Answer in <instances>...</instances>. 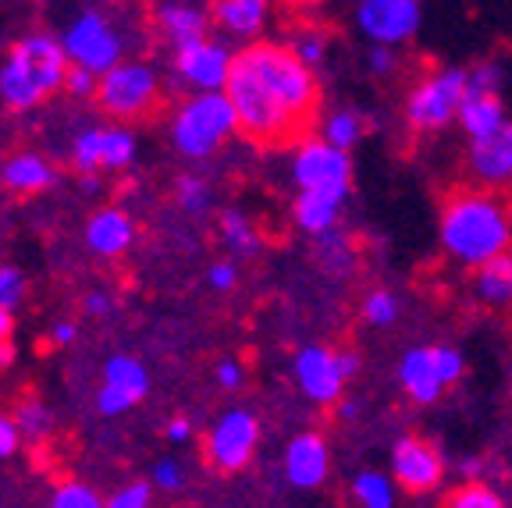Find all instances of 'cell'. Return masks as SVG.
I'll return each mask as SVG.
<instances>
[{
	"label": "cell",
	"instance_id": "6da1fadb",
	"mask_svg": "<svg viewBox=\"0 0 512 508\" xmlns=\"http://www.w3.org/2000/svg\"><path fill=\"white\" fill-rule=\"evenodd\" d=\"M441 249L463 267H484L512 246V203L488 185H459L441 199Z\"/></svg>",
	"mask_w": 512,
	"mask_h": 508
},
{
	"label": "cell",
	"instance_id": "7a4b0ae2",
	"mask_svg": "<svg viewBox=\"0 0 512 508\" xmlns=\"http://www.w3.org/2000/svg\"><path fill=\"white\" fill-rule=\"evenodd\" d=\"M68 68L72 61L64 54L61 40L47 32H29L0 64V104H8L11 111H32L54 89H64Z\"/></svg>",
	"mask_w": 512,
	"mask_h": 508
},
{
	"label": "cell",
	"instance_id": "3957f363",
	"mask_svg": "<svg viewBox=\"0 0 512 508\" xmlns=\"http://www.w3.org/2000/svg\"><path fill=\"white\" fill-rule=\"evenodd\" d=\"M224 93H228V100H232V107H235L239 132L246 135L249 143L288 146V143H306V139H313V135H306L303 128H299V121L288 114V107L278 100V93H274L239 54H235L232 79H228Z\"/></svg>",
	"mask_w": 512,
	"mask_h": 508
},
{
	"label": "cell",
	"instance_id": "277c9868",
	"mask_svg": "<svg viewBox=\"0 0 512 508\" xmlns=\"http://www.w3.org/2000/svg\"><path fill=\"white\" fill-rule=\"evenodd\" d=\"M239 57L278 93V100L288 107V114L310 135L320 111V82L310 64H303L281 43H249L246 50H239Z\"/></svg>",
	"mask_w": 512,
	"mask_h": 508
},
{
	"label": "cell",
	"instance_id": "5b68a950",
	"mask_svg": "<svg viewBox=\"0 0 512 508\" xmlns=\"http://www.w3.org/2000/svg\"><path fill=\"white\" fill-rule=\"evenodd\" d=\"M232 132H239V118L228 93H196L171 118V143L185 160L214 157Z\"/></svg>",
	"mask_w": 512,
	"mask_h": 508
},
{
	"label": "cell",
	"instance_id": "8992f818",
	"mask_svg": "<svg viewBox=\"0 0 512 508\" xmlns=\"http://www.w3.org/2000/svg\"><path fill=\"white\" fill-rule=\"evenodd\" d=\"M466 100V72L463 68H441L416 82L406 96V125L416 135H431L459 121Z\"/></svg>",
	"mask_w": 512,
	"mask_h": 508
},
{
	"label": "cell",
	"instance_id": "52a82bcc",
	"mask_svg": "<svg viewBox=\"0 0 512 508\" xmlns=\"http://www.w3.org/2000/svg\"><path fill=\"white\" fill-rule=\"evenodd\" d=\"M463 374H466V359L452 345H416L399 363L402 391L420 405L438 402L441 391L463 381Z\"/></svg>",
	"mask_w": 512,
	"mask_h": 508
},
{
	"label": "cell",
	"instance_id": "ba28073f",
	"mask_svg": "<svg viewBox=\"0 0 512 508\" xmlns=\"http://www.w3.org/2000/svg\"><path fill=\"white\" fill-rule=\"evenodd\" d=\"M160 100V79L150 64L143 61H121L107 75H100L96 104L100 111L111 114L114 121H136L157 107Z\"/></svg>",
	"mask_w": 512,
	"mask_h": 508
},
{
	"label": "cell",
	"instance_id": "9c48e42d",
	"mask_svg": "<svg viewBox=\"0 0 512 508\" xmlns=\"http://www.w3.org/2000/svg\"><path fill=\"white\" fill-rule=\"evenodd\" d=\"M292 178L299 192H324V196L345 199L352 189V160L328 139H306L292 157Z\"/></svg>",
	"mask_w": 512,
	"mask_h": 508
},
{
	"label": "cell",
	"instance_id": "30bf717a",
	"mask_svg": "<svg viewBox=\"0 0 512 508\" xmlns=\"http://www.w3.org/2000/svg\"><path fill=\"white\" fill-rule=\"evenodd\" d=\"M61 43L68 61L79 64V68H89L96 75H107L111 68H118L121 54H125L118 29L104 15H96V11H86V15L75 18Z\"/></svg>",
	"mask_w": 512,
	"mask_h": 508
},
{
	"label": "cell",
	"instance_id": "8fae6325",
	"mask_svg": "<svg viewBox=\"0 0 512 508\" xmlns=\"http://www.w3.org/2000/svg\"><path fill=\"white\" fill-rule=\"evenodd\" d=\"M260 445V420L246 409H228L207 434V462L217 473H239Z\"/></svg>",
	"mask_w": 512,
	"mask_h": 508
},
{
	"label": "cell",
	"instance_id": "7c38bea8",
	"mask_svg": "<svg viewBox=\"0 0 512 508\" xmlns=\"http://www.w3.org/2000/svg\"><path fill=\"white\" fill-rule=\"evenodd\" d=\"M424 22L420 0H360L356 4V25L374 47H402L413 40Z\"/></svg>",
	"mask_w": 512,
	"mask_h": 508
},
{
	"label": "cell",
	"instance_id": "4fadbf2b",
	"mask_svg": "<svg viewBox=\"0 0 512 508\" xmlns=\"http://www.w3.org/2000/svg\"><path fill=\"white\" fill-rule=\"evenodd\" d=\"M392 480L406 494H431L445 480V459L438 445L420 434H402L392 448Z\"/></svg>",
	"mask_w": 512,
	"mask_h": 508
},
{
	"label": "cell",
	"instance_id": "5bb4252c",
	"mask_svg": "<svg viewBox=\"0 0 512 508\" xmlns=\"http://www.w3.org/2000/svg\"><path fill=\"white\" fill-rule=\"evenodd\" d=\"M296 384L310 402L317 405H335L342 402V391L349 384L342 370V356L328 345H303L296 352Z\"/></svg>",
	"mask_w": 512,
	"mask_h": 508
},
{
	"label": "cell",
	"instance_id": "9a60e30c",
	"mask_svg": "<svg viewBox=\"0 0 512 508\" xmlns=\"http://www.w3.org/2000/svg\"><path fill=\"white\" fill-rule=\"evenodd\" d=\"M175 68L189 86H196L200 93H224L228 79H232L235 54L228 47L214 40H200L192 47L175 50Z\"/></svg>",
	"mask_w": 512,
	"mask_h": 508
},
{
	"label": "cell",
	"instance_id": "2e32d148",
	"mask_svg": "<svg viewBox=\"0 0 512 508\" xmlns=\"http://www.w3.org/2000/svg\"><path fill=\"white\" fill-rule=\"evenodd\" d=\"M150 391V374L136 356H111L104 363V388L96 395V409L104 416H121L143 402Z\"/></svg>",
	"mask_w": 512,
	"mask_h": 508
},
{
	"label": "cell",
	"instance_id": "e0dca14e",
	"mask_svg": "<svg viewBox=\"0 0 512 508\" xmlns=\"http://www.w3.org/2000/svg\"><path fill=\"white\" fill-rule=\"evenodd\" d=\"M328 469H331V452H328V441L313 430L306 434L292 437L285 448V477L292 487L299 491H313L328 480Z\"/></svg>",
	"mask_w": 512,
	"mask_h": 508
},
{
	"label": "cell",
	"instance_id": "ac0fdd59",
	"mask_svg": "<svg viewBox=\"0 0 512 508\" xmlns=\"http://www.w3.org/2000/svg\"><path fill=\"white\" fill-rule=\"evenodd\" d=\"M466 164H470V175L477 178V185H488V189L509 185L512 182V121H505L488 139L470 143Z\"/></svg>",
	"mask_w": 512,
	"mask_h": 508
},
{
	"label": "cell",
	"instance_id": "d6986e66",
	"mask_svg": "<svg viewBox=\"0 0 512 508\" xmlns=\"http://www.w3.org/2000/svg\"><path fill=\"white\" fill-rule=\"evenodd\" d=\"M136 239V224L121 207H100L86 224V246L96 256H121Z\"/></svg>",
	"mask_w": 512,
	"mask_h": 508
},
{
	"label": "cell",
	"instance_id": "ffe728a7",
	"mask_svg": "<svg viewBox=\"0 0 512 508\" xmlns=\"http://www.w3.org/2000/svg\"><path fill=\"white\" fill-rule=\"evenodd\" d=\"M505 121H509V118H505V104H502V93H498V89L466 86V100H463V111H459V125H463V132L470 135V143L495 135Z\"/></svg>",
	"mask_w": 512,
	"mask_h": 508
},
{
	"label": "cell",
	"instance_id": "44dd1931",
	"mask_svg": "<svg viewBox=\"0 0 512 508\" xmlns=\"http://www.w3.org/2000/svg\"><path fill=\"white\" fill-rule=\"evenodd\" d=\"M267 15L271 0H214V25L239 40H253L267 25Z\"/></svg>",
	"mask_w": 512,
	"mask_h": 508
},
{
	"label": "cell",
	"instance_id": "7402d4cb",
	"mask_svg": "<svg viewBox=\"0 0 512 508\" xmlns=\"http://www.w3.org/2000/svg\"><path fill=\"white\" fill-rule=\"evenodd\" d=\"M0 182L18 196H36V192H47L57 182V175L50 160L40 157V153H15L11 160H4Z\"/></svg>",
	"mask_w": 512,
	"mask_h": 508
},
{
	"label": "cell",
	"instance_id": "603a6c76",
	"mask_svg": "<svg viewBox=\"0 0 512 508\" xmlns=\"http://www.w3.org/2000/svg\"><path fill=\"white\" fill-rule=\"evenodd\" d=\"M157 25L160 32L171 40V47L182 50L192 47V43L207 40V15L200 8H192V4H164L157 11Z\"/></svg>",
	"mask_w": 512,
	"mask_h": 508
},
{
	"label": "cell",
	"instance_id": "cb8c5ba5",
	"mask_svg": "<svg viewBox=\"0 0 512 508\" xmlns=\"http://www.w3.org/2000/svg\"><path fill=\"white\" fill-rule=\"evenodd\" d=\"M342 203L345 199L324 196V192H299L296 203H292V217H296V224L306 231V235L320 239V235L335 231L338 214H342Z\"/></svg>",
	"mask_w": 512,
	"mask_h": 508
},
{
	"label": "cell",
	"instance_id": "d4e9b609",
	"mask_svg": "<svg viewBox=\"0 0 512 508\" xmlns=\"http://www.w3.org/2000/svg\"><path fill=\"white\" fill-rule=\"evenodd\" d=\"M473 295L491 310H505L512 306V253L495 256L491 263L477 267L473 274Z\"/></svg>",
	"mask_w": 512,
	"mask_h": 508
},
{
	"label": "cell",
	"instance_id": "484cf974",
	"mask_svg": "<svg viewBox=\"0 0 512 508\" xmlns=\"http://www.w3.org/2000/svg\"><path fill=\"white\" fill-rule=\"evenodd\" d=\"M352 498L360 508H395V484L377 469H363L352 480Z\"/></svg>",
	"mask_w": 512,
	"mask_h": 508
},
{
	"label": "cell",
	"instance_id": "4316f807",
	"mask_svg": "<svg viewBox=\"0 0 512 508\" xmlns=\"http://www.w3.org/2000/svg\"><path fill=\"white\" fill-rule=\"evenodd\" d=\"M363 132H367V118L360 111H352V107H342V111H331L328 121H324V139L338 150L349 153L352 146L360 143Z\"/></svg>",
	"mask_w": 512,
	"mask_h": 508
},
{
	"label": "cell",
	"instance_id": "83f0119b",
	"mask_svg": "<svg viewBox=\"0 0 512 508\" xmlns=\"http://www.w3.org/2000/svg\"><path fill=\"white\" fill-rule=\"evenodd\" d=\"M221 239L224 246L239 256H253L260 249V235H256V224L249 221L239 210H224L221 214Z\"/></svg>",
	"mask_w": 512,
	"mask_h": 508
},
{
	"label": "cell",
	"instance_id": "f1b7e54d",
	"mask_svg": "<svg viewBox=\"0 0 512 508\" xmlns=\"http://www.w3.org/2000/svg\"><path fill=\"white\" fill-rule=\"evenodd\" d=\"M441 508H505L502 494L491 491L488 484H480V480H466V484L452 487L441 501Z\"/></svg>",
	"mask_w": 512,
	"mask_h": 508
},
{
	"label": "cell",
	"instance_id": "f546056e",
	"mask_svg": "<svg viewBox=\"0 0 512 508\" xmlns=\"http://www.w3.org/2000/svg\"><path fill=\"white\" fill-rule=\"evenodd\" d=\"M72 164L79 167L82 175H93V171L104 167V128H86V132L75 135Z\"/></svg>",
	"mask_w": 512,
	"mask_h": 508
},
{
	"label": "cell",
	"instance_id": "4dcf8cb0",
	"mask_svg": "<svg viewBox=\"0 0 512 508\" xmlns=\"http://www.w3.org/2000/svg\"><path fill=\"white\" fill-rule=\"evenodd\" d=\"M136 160V135L128 132L125 125H111L104 128V167L121 171Z\"/></svg>",
	"mask_w": 512,
	"mask_h": 508
},
{
	"label": "cell",
	"instance_id": "1f68e13d",
	"mask_svg": "<svg viewBox=\"0 0 512 508\" xmlns=\"http://www.w3.org/2000/svg\"><path fill=\"white\" fill-rule=\"evenodd\" d=\"M288 50L303 64H310V68H320L324 54H328V32L317 29V25H306V29H299L296 36H292V47Z\"/></svg>",
	"mask_w": 512,
	"mask_h": 508
},
{
	"label": "cell",
	"instance_id": "d6a6232c",
	"mask_svg": "<svg viewBox=\"0 0 512 508\" xmlns=\"http://www.w3.org/2000/svg\"><path fill=\"white\" fill-rule=\"evenodd\" d=\"M363 320L370 327H392L399 320V299H395L388 288H374L363 299Z\"/></svg>",
	"mask_w": 512,
	"mask_h": 508
},
{
	"label": "cell",
	"instance_id": "836d02e7",
	"mask_svg": "<svg viewBox=\"0 0 512 508\" xmlns=\"http://www.w3.org/2000/svg\"><path fill=\"white\" fill-rule=\"evenodd\" d=\"M175 199L185 214H207L210 210V185L196 175H182L175 182Z\"/></svg>",
	"mask_w": 512,
	"mask_h": 508
},
{
	"label": "cell",
	"instance_id": "e575fe53",
	"mask_svg": "<svg viewBox=\"0 0 512 508\" xmlns=\"http://www.w3.org/2000/svg\"><path fill=\"white\" fill-rule=\"evenodd\" d=\"M317 256L324 263H328L331 270H352V260H356V253H352L349 239H345L342 231H328V235H320L317 239Z\"/></svg>",
	"mask_w": 512,
	"mask_h": 508
},
{
	"label": "cell",
	"instance_id": "d590c367",
	"mask_svg": "<svg viewBox=\"0 0 512 508\" xmlns=\"http://www.w3.org/2000/svg\"><path fill=\"white\" fill-rule=\"evenodd\" d=\"M15 423H18V430H22L25 437H43L50 427H54V416H50V409L43 402L29 398V402H22L15 409Z\"/></svg>",
	"mask_w": 512,
	"mask_h": 508
},
{
	"label": "cell",
	"instance_id": "8d00e7d4",
	"mask_svg": "<svg viewBox=\"0 0 512 508\" xmlns=\"http://www.w3.org/2000/svg\"><path fill=\"white\" fill-rule=\"evenodd\" d=\"M50 508H107V501L96 498L93 487L68 480V484H61L54 491V498H50Z\"/></svg>",
	"mask_w": 512,
	"mask_h": 508
},
{
	"label": "cell",
	"instance_id": "74e56055",
	"mask_svg": "<svg viewBox=\"0 0 512 508\" xmlns=\"http://www.w3.org/2000/svg\"><path fill=\"white\" fill-rule=\"evenodd\" d=\"M25 299V274L11 263H0V306L4 310H18Z\"/></svg>",
	"mask_w": 512,
	"mask_h": 508
},
{
	"label": "cell",
	"instance_id": "f35d334b",
	"mask_svg": "<svg viewBox=\"0 0 512 508\" xmlns=\"http://www.w3.org/2000/svg\"><path fill=\"white\" fill-rule=\"evenodd\" d=\"M64 89H68L75 100H86V96H96V89H100V75L72 64V68H68V79H64Z\"/></svg>",
	"mask_w": 512,
	"mask_h": 508
},
{
	"label": "cell",
	"instance_id": "ab89813d",
	"mask_svg": "<svg viewBox=\"0 0 512 508\" xmlns=\"http://www.w3.org/2000/svg\"><path fill=\"white\" fill-rule=\"evenodd\" d=\"M107 508H150V484H128L121 487L118 494H111V501H107Z\"/></svg>",
	"mask_w": 512,
	"mask_h": 508
},
{
	"label": "cell",
	"instance_id": "60d3db41",
	"mask_svg": "<svg viewBox=\"0 0 512 508\" xmlns=\"http://www.w3.org/2000/svg\"><path fill=\"white\" fill-rule=\"evenodd\" d=\"M207 281H210V288H217V292H232L235 281H239V267H235L232 260H217L214 267L207 270Z\"/></svg>",
	"mask_w": 512,
	"mask_h": 508
},
{
	"label": "cell",
	"instance_id": "b9f144b4",
	"mask_svg": "<svg viewBox=\"0 0 512 508\" xmlns=\"http://www.w3.org/2000/svg\"><path fill=\"white\" fill-rule=\"evenodd\" d=\"M182 480H185V473L175 459H160L157 466H153V484L164 487V491H178Z\"/></svg>",
	"mask_w": 512,
	"mask_h": 508
},
{
	"label": "cell",
	"instance_id": "7bdbcfd3",
	"mask_svg": "<svg viewBox=\"0 0 512 508\" xmlns=\"http://www.w3.org/2000/svg\"><path fill=\"white\" fill-rule=\"evenodd\" d=\"M242 381H246V370H242L239 359H221V363H217V384H221L224 391L242 388Z\"/></svg>",
	"mask_w": 512,
	"mask_h": 508
},
{
	"label": "cell",
	"instance_id": "ee69618b",
	"mask_svg": "<svg viewBox=\"0 0 512 508\" xmlns=\"http://www.w3.org/2000/svg\"><path fill=\"white\" fill-rule=\"evenodd\" d=\"M367 68L374 75H395V68H399V57H395L392 47H374L367 54Z\"/></svg>",
	"mask_w": 512,
	"mask_h": 508
},
{
	"label": "cell",
	"instance_id": "f6af8a7d",
	"mask_svg": "<svg viewBox=\"0 0 512 508\" xmlns=\"http://www.w3.org/2000/svg\"><path fill=\"white\" fill-rule=\"evenodd\" d=\"M18 437H22V430H18L15 416H4V413H0V459H8V455H15Z\"/></svg>",
	"mask_w": 512,
	"mask_h": 508
},
{
	"label": "cell",
	"instance_id": "bcb514c9",
	"mask_svg": "<svg viewBox=\"0 0 512 508\" xmlns=\"http://www.w3.org/2000/svg\"><path fill=\"white\" fill-rule=\"evenodd\" d=\"M82 310H86L89 317H104V313L111 310V295H104V292H89L86 299H82Z\"/></svg>",
	"mask_w": 512,
	"mask_h": 508
},
{
	"label": "cell",
	"instance_id": "7dc6e473",
	"mask_svg": "<svg viewBox=\"0 0 512 508\" xmlns=\"http://www.w3.org/2000/svg\"><path fill=\"white\" fill-rule=\"evenodd\" d=\"M189 437H192V423L189 420H182V416H178V420L168 423V441H171V445H185Z\"/></svg>",
	"mask_w": 512,
	"mask_h": 508
},
{
	"label": "cell",
	"instance_id": "c3c4849f",
	"mask_svg": "<svg viewBox=\"0 0 512 508\" xmlns=\"http://www.w3.org/2000/svg\"><path fill=\"white\" fill-rule=\"evenodd\" d=\"M50 342H54V345H72L75 342V324H72V320H57L54 331H50Z\"/></svg>",
	"mask_w": 512,
	"mask_h": 508
},
{
	"label": "cell",
	"instance_id": "681fc988",
	"mask_svg": "<svg viewBox=\"0 0 512 508\" xmlns=\"http://www.w3.org/2000/svg\"><path fill=\"white\" fill-rule=\"evenodd\" d=\"M11 327H15L11 310H4V306H0V342H11Z\"/></svg>",
	"mask_w": 512,
	"mask_h": 508
},
{
	"label": "cell",
	"instance_id": "f907efd6",
	"mask_svg": "<svg viewBox=\"0 0 512 508\" xmlns=\"http://www.w3.org/2000/svg\"><path fill=\"white\" fill-rule=\"evenodd\" d=\"M15 363V345L11 342H0V370H8Z\"/></svg>",
	"mask_w": 512,
	"mask_h": 508
},
{
	"label": "cell",
	"instance_id": "816d5d0a",
	"mask_svg": "<svg viewBox=\"0 0 512 508\" xmlns=\"http://www.w3.org/2000/svg\"><path fill=\"white\" fill-rule=\"evenodd\" d=\"M82 189H86V192H100V178H96V175H82Z\"/></svg>",
	"mask_w": 512,
	"mask_h": 508
},
{
	"label": "cell",
	"instance_id": "f5cc1de1",
	"mask_svg": "<svg viewBox=\"0 0 512 508\" xmlns=\"http://www.w3.org/2000/svg\"><path fill=\"white\" fill-rule=\"evenodd\" d=\"M288 4H292V8H303V11H310V8H320V4H324V0H288Z\"/></svg>",
	"mask_w": 512,
	"mask_h": 508
},
{
	"label": "cell",
	"instance_id": "db71d44e",
	"mask_svg": "<svg viewBox=\"0 0 512 508\" xmlns=\"http://www.w3.org/2000/svg\"><path fill=\"white\" fill-rule=\"evenodd\" d=\"M338 413H342L345 420H352V416L360 413V409H356V405H352V402H338Z\"/></svg>",
	"mask_w": 512,
	"mask_h": 508
}]
</instances>
